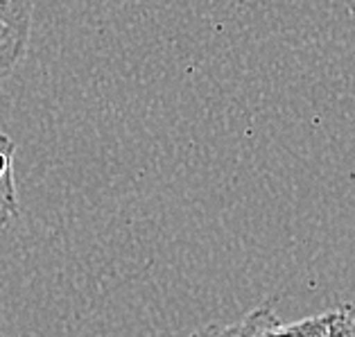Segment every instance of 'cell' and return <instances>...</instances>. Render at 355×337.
I'll list each match as a JSON object with an SVG mask.
<instances>
[{"instance_id": "cell-2", "label": "cell", "mask_w": 355, "mask_h": 337, "mask_svg": "<svg viewBox=\"0 0 355 337\" xmlns=\"http://www.w3.org/2000/svg\"><path fill=\"white\" fill-rule=\"evenodd\" d=\"M32 0H0V73H10L28 53Z\"/></svg>"}, {"instance_id": "cell-1", "label": "cell", "mask_w": 355, "mask_h": 337, "mask_svg": "<svg viewBox=\"0 0 355 337\" xmlns=\"http://www.w3.org/2000/svg\"><path fill=\"white\" fill-rule=\"evenodd\" d=\"M331 313L315 315L294 324H283L272 306H258L233 324H209L193 337H324Z\"/></svg>"}, {"instance_id": "cell-3", "label": "cell", "mask_w": 355, "mask_h": 337, "mask_svg": "<svg viewBox=\"0 0 355 337\" xmlns=\"http://www.w3.org/2000/svg\"><path fill=\"white\" fill-rule=\"evenodd\" d=\"M324 337H355V313L351 308L331 310V324Z\"/></svg>"}]
</instances>
